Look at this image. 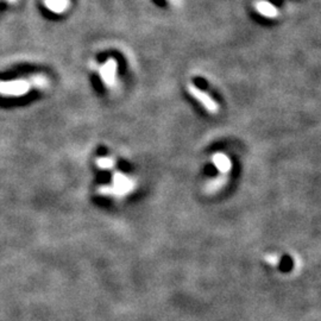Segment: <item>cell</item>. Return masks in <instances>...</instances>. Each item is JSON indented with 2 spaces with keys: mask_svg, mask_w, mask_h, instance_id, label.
<instances>
[{
  "mask_svg": "<svg viewBox=\"0 0 321 321\" xmlns=\"http://www.w3.org/2000/svg\"><path fill=\"white\" fill-rule=\"evenodd\" d=\"M254 6L258 14L263 15L268 19H275V18L279 17V10L267 0H257Z\"/></svg>",
  "mask_w": 321,
  "mask_h": 321,
  "instance_id": "4",
  "label": "cell"
},
{
  "mask_svg": "<svg viewBox=\"0 0 321 321\" xmlns=\"http://www.w3.org/2000/svg\"><path fill=\"white\" fill-rule=\"evenodd\" d=\"M212 161H213V164L221 174H227L231 170V161H230V158L227 157L226 155L220 154L219 152V154H216L212 157Z\"/></svg>",
  "mask_w": 321,
  "mask_h": 321,
  "instance_id": "6",
  "label": "cell"
},
{
  "mask_svg": "<svg viewBox=\"0 0 321 321\" xmlns=\"http://www.w3.org/2000/svg\"><path fill=\"white\" fill-rule=\"evenodd\" d=\"M0 1H4V0H0ZM5 1H6V0H5ZM8 1H11V2H13V1H15V0H8Z\"/></svg>",
  "mask_w": 321,
  "mask_h": 321,
  "instance_id": "9",
  "label": "cell"
},
{
  "mask_svg": "<svg viewBox=\"0 0 321 321\" xmlns=\"http://www.w3.org/2000/svg\"><path fill=\"white\" fill-rule=\"evenodd\" d=\"M279 260H280V258L277 257L276 255H271V256L269 255V256L266 257V261L268 262V263L273 264V266H276V264L279 263Z\"/></svg>",
  "mask_w": 321,
  "mask_h": 321,
  "instance_id": "8",
  "label": "cell"
},
{
  "mask_svg": "<svg viewBox=\"0 0 321 321\" xmlns=\"http://www.w3.org/2000/svg\"><path fill=\"white\" fill-rule=\"evenodd\" d=\"M188 92L191 93L193 98L200 102V104L204 106L210 113H217V112L219 111V106H218L217 102L214 101L210 95L206 94L205 92H202V90L198 88V87H195L193 83H189L188 85Z\"/></svg>",
  "mask_w": 321,
  "mask_h": 321,
  "instance_id": "2",
  "label": "cell"
},
{
  "mask_svg": "<svg viewBox=\"0 0 321 321\" xmlns=\"http://www.w3.org/2000/svg\"><path fill=\"white\" fill-rule=\"evenodd\" d=\"M48 80L44 75H32L25 79H15L11 81H0V94L6 96H19L25 94L36 87L43 88L46 86Z\"/></svg>",
  "mask_w": 321,
  "mask_h": 321,
  "instance_id": "1",
  "label": "cell"
},
{
  "mask_svg": "<svg viewBox=\"0 0 321 321\" xmlns=\"http://www.w3.org/2000/svg\"><path fill=\"white\" fill-rule=\"evenodd\" d=\"M43 5L51 13L62 14L69 8L70 0H43Z\"/></svg>",
  "mask_w": 321,
  "mask_h": 321,
  "instance_id": "5",
  "label": "cell"
},
{
  "mask_svg": "<svg viewBox=\"0 0 321 321\" xmlns=\"http://www.w3.org/2000/svg\"><path fill=\"white\" fill-rule=\"evenodd\" d=\"M226 183V177L225 176H219L216 180H212L207 186H206V191L207 192H217L219 191L221 187Z\"/></svg>",
  "mask_w": 321,
  "mask_h": 321,
  "instance_id": "7",
  "label": "cell"
},
{
  "mask_svg": "<svg viewBox=\"0 0 321 321\" xmlns=\"http://www.w3.org/2000/svg\"><path fill=\"white\" fill-rule=\"evenodd\" d=\"M117 63L114 60H108L105 62L104 64H101V67L99 68V75H101V79L104 82L107 83V85H112L116 81L117 76Z\"/></svg>",
  "mask_w": 321,
  "mask_h": 321,
  "instance_id": "3",
  "label": "cell"
}]
</instances>
